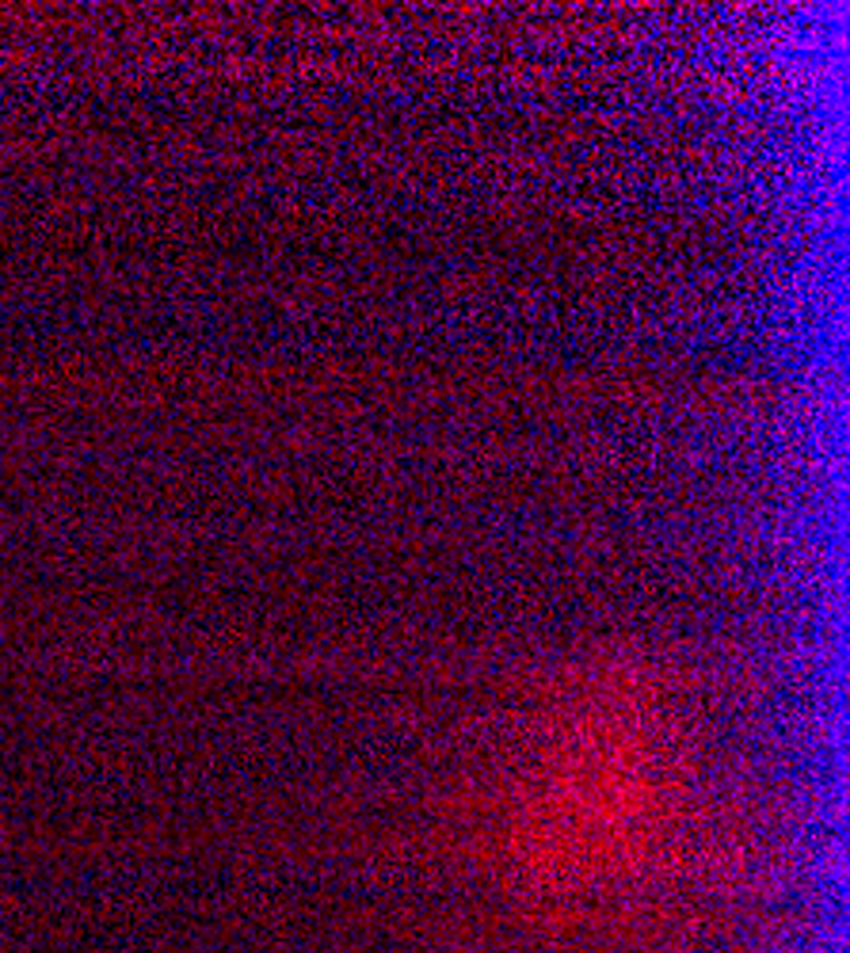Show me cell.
Instances as JSON below:
<instances>
[{"mask_svg":"<svg viewBox=\"0 0 850 953\" xmlns=\"http://www.w3.org/2000/svg\"><path fill=\"white\" fill-rule=\"evenodd\" d=\"M680 714L664 683L614 660L549 691L496 805L515 885L549 904L614 908L680 873L698 812Z\"/></svg>","mask_w":850,"mask_h":953,"instance_id":"cell-1","label":"cell"}]
</instances>
